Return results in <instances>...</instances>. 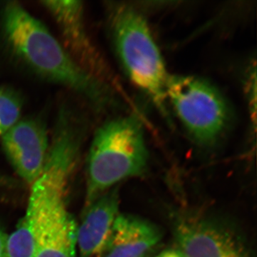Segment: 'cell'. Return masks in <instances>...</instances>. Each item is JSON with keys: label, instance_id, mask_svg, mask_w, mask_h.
I'll list each match as a JSON object with an SVG mask.
<instances>
[{"label": "cell", "instance_id": "cell-3", "mask_svg": "<svg viewBox=\"0 0 257 257\" xmlns=\"http://www.w3.org/2000/svg\"><path fill=\"white\" fill-rule=\"evenodd\" d=\"M148 157L143 126L138 117L120 116L101 125L88 155L84 207L118 182L143 175Z\"/></svg>", "mask_w": 257, "mask_h": 257}, {"label": "cell", "instance_id": "cell-9", "mask_svg": "<svg viewBox=\"0 0 257 257\" xmlns=\"http://www.w3.org/2000/svg\"><path fill=\"white\" fill-rule=\"evenodd\" d=\"M116 189L108 190L84 207L77 228V245L81 257H102L119 213Z\"/></svg>", "mask_w": 257, "mask_h": 257}, {"label": "cell", "instance_id": "cell-4", "mask_svg": "<svg viewBox=\"0 0 257 257\" xmlns=\"http://www.w3.org/2000/svg\"><path fill=\"white\" fill-rule=\"evenodd\" d=\"M109 23L115 50L135 85L166 114L169 75L146 20L132 6L111 7Z\"/></svg>", "mask_w": 257, "mask_h": 257}, {"label": "cell", "instance_id": "cell-7", "mask_svg": "<svg viewBox=\"0 0 257 257\" xmlns=\"http://www.w3.org/2000/svg\"><path fill=\"white\" fill-rule=\"evenodd\" d=\"M1 140L12 167L19 177L32 185L42 173L50 148L45 121L38 117L20 119Z\"/></svg>", "mask_w": 257, "mask_h": 257}, {"label": "cell", "instance_id": "cell-11", "mask_svg": "<svg viewBox=\"0 0 257 257\" xmlns=\"http://www.w3.org/2000/svg\"><path fill=\"white\" fill-rule=\"evenodd\" d=\"M23 100L12 88L0 86V137L21 119Z\"/></svg>", "mask_w": 257, "mask_h": 257}, {"label": "cell", "instance_id": "cell-14", "mask_svg": "<svg viewBox=\"0 0 257 257\" xmlns=\"http://www.w3.org/2000/svg\"><path fill=\"white\" fill-rule=\"evenodd\" d=\"M17 183L15 179L0 174V187H14Z\"/></svg>", "mask_w": 257, "mask_h": 257}, {"label": "cell", "instance_id": "cell-8", "mask_svg": "<svg viewBox=\"0 0 257 257\" xmlns=\"http://www.w3.org/2000/svg\"><path fill=\"white\" fill-rule=\"evenodd\" d=\"M175 234L184 257H251L232 231L207 219H180Z\"/></svg>", "mask_w": 257, "mask_h": 257}, {"label": "cell", "instance_id": "cell-12", "mask_svg": "<svg viewBox=\"0 0 257 257\" xmlns=\"http://www.w3.org/2000/svg\"><path fill=\"white\" fill-rule=\"evenodd\" d=\"M8 234L0 225V257H9L8 253Z\"/></svg>", "mask_w": 257, "mask_h": 257}, {"label": "cell", "instance_id": "cell-13", "mask_svg": "<svg viewBox=\"0 0 257 257\" xmlns=\"http://www.w3.org/2000/svg\"><path fill=\"white\" fill-rule=\"evenodd\" d=\"M155 257H184V256L180 250L177 248L165 250Z\"/></svg>", "mask_w": 257, "mask_h": 257}, {"label": "cell", "instance_id": "cell-5", "mask_svg": "<svg viewBox=\"0 0 257 257\" xmlns=\"http://www.w3.org/2000/svg\"><path fill=\"white\" fill-rule=\"evenodd\" d=\"M166 96L191 138L200 146L214 145L229 126L230 113L224 98L205 79L169 76Z\"/></svg>", "mask_w": 257, "mask_h": 257}, {"label": "cell", "instance_id": "cell-1", "mask_svg": "<svg viewBox=\"0 0 257 257\" xmlns=\"http://www.w3.org/2000/svg\"><path fill=\"white\" fill-rule=\"evenodd\" d=\"M82 142L68 130L52 135L41 175L32 184L28 207L10 244L33 257H75L77 226L67 211L65 192Z\"/></svg>", "mask_w": 257, "mask_h": 257}, {"label": "cell", "instance_id": "cell-10", "mask_svg": "<svg viewBox=\"0 0 257 257\" xmlns=\"http://www.w3.org/2000/svg\"><path fill=\"white\" fill-rule=\"evenodd\" d=\"M161 238L156 225L132 214H119L102 257H148Z\"/></svg>", "mask_w": 257, "mask_h": 257}, {"label": "cell", "instance_id": "cell-2", "mask_svg": "<svg viewBox=\"0 0 257 257\" xmlns=\"http://www.w3.org/2000/svg\"><path fill=\"white\" fill-rule=\"evenodd\" d=\"M0 25L10 53L33 73L67 88L95 107L109 104L107 86L81 68L47 27L18 2L5 3Z\"/></svg>", "mask_w": 257, "mask_h": 257}, {"label": "cell", "instance_id": "cell-6", "mask_svg": "<svg viewBox=\"0 0 257 257\" xmlns=\"http://www.w3.org/2000/svg\"><path fill=\"white\" fill-rule=\"evenodd\" d=\"M41 4L55 20L61 44L69 56L88 74L104 83L106 70L88 35L82 2L45 0Z\"/></svg>", "mask_w": 257, "mask_h": 257}]
</instances>
